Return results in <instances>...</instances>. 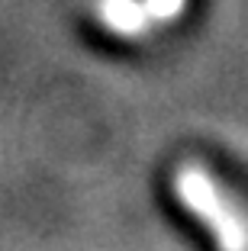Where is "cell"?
Segmentation results:
<instances>
[{
  "label": "cell",
  "instance_id": "1",
  "mask_svg": "<svg viewBox=\"0 0 248 251\" xmlns=\"http://www.w3.org/2000/svg\"><path fill=\"white\" fill-rule=\"evenodd\" d=\"M171 190L177 203L210 232L216 251H248V213L203 164H177Z\"/></svg>",
  "mask_w": 248,
  "mask_h": 251
},
{
  "label": "cell",
  "instance_id": "2",
  "mask_svg": "<svg viewBox=\"0 0 248 251\" xmlns=\"http://www.w3.org/2000/svg\"><path fill=\"white\" fill-rule=\"evenodd\" d=\"M187 10V0H100L97 16L116 36H145L174 23Z\"/></svg>",
  "mask_w": 248,
  "mask_h": 251
}]
</instances>
